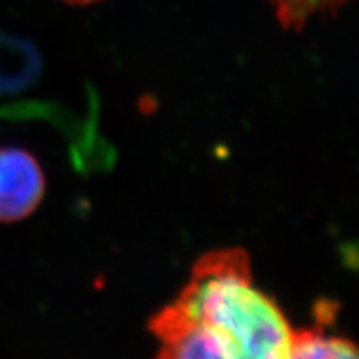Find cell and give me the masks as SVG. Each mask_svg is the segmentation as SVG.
Listing matches in <instances>:
<instances>
[{"instance_id": "cell-1", "label": "cell", "mask_w": 359, "mask_h": 359, "mask_svg": "<svg viewBox=\"0 0 359 359\" xmlns=\"http://www.w3.org/2000/svg\"><path fill=\"white\" fill-rule=\"evenodd\" d=\"M172 303L218 344L223 359L290 358L293 326L280 304L255 286L243 248L201 255Z\"/></svg>"}, {"instance_id": "cell-3", "label": "cell", "mask_w": 359, "mask_h": 359, "mask_svg": "<svg viewBox=\"0 0 359 359\" xmlns=\"http://www.w3.org/2000/svg\"><path fill=\"white\" fill-rule=\"evenodd\" d=\"M334 306L331 302H321L316 306V313L320 320L313 327H304V330H294L291 333V346L290 358L296 359H344L356 358L358 348L353 341L341 336L327 334V323H333Z\"/></svg>"}, {"instance_id": "cell-2", "label": "cell", "mask_w": 359, "mask_h": 359, "mask_svg": "<svg viewBox=\"0 0 359 359\" xmlns=\"http://www.w3.org/2000/svg\"><path fill=\"white\" fill-rule=\"evenodd\" d=\"M47 180L39 160L20 147H0V223H17L42 203Z\"/></svg>"}, {"instance_id": "cell-5", "label": "cell", "mask_w": 359, "mask_h": 359, "mask_svg": "<svg viewBox=\"0 0 359 359\" xmlns=\"http://www.w3.org/2000/svg\"><path fill=\"white\" fill-rule=\"evenodd\" d=\"M62 2L69 4V6H92V4H97V2H102V0H62Z\"/></svg>"}, {"instance_id": "cell-4", "label": "cell", "mask_w": 359, "mask_h": 359, "mask_svg": "<svg viewBox=\"0 0 359 359\" xmlns=\"http://www.w3.org/2000/svg\"><path fill=\"white\" fill-rule=\"evenodd\" d=\"M278 24L285 30L302 32L314 17H330L346 7L351 0H266Z\"/></svg>"}]
</instances>
